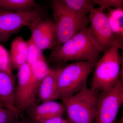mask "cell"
I'll return each mask as SVG.
<instances>
[{"instance_id": "1", "label": "cell", "mask_w": 123, "mask_h": 123, "mask_svg": "<svg viewBox=\"0 0 123 123\" xmlns=\"http://www.w3.org/2000/svg\"><path fill=\"white\" fill-rule=\"evenodd\" d=\"M102 53V49L91 36L88 26L51 51L49 60L59 64L69 61L97 62Z\"/></svg>"}, {"instance_id": "2", "label": "cell", "mask_w": 123, "mask_h": 123, "mask_svg": "<svg viewBox=\"0 0 123 123\" xmlns=\"http://www.w3.org/2000/svg\"><path fill=\"white\" fill-rule=\"evenodd\" d=\"M119 50L116 46H113L103 53L97 62L93 69L91 89L98 91L108 90L121 79L123 57L122 59L120 56Z\"/></svg>"}, {"instance_id": "3", "label": "cell", "mask_w": 123, "mask_h": 123, "mask_svg": "<svg viewBox=\"0 0 123 123\" xmlns=\"http://www.w3.org/2000/svg\"><path fill=\"white\" fill-rule=\"evenodd\" d=\"M99 92L86 87L62 99L70 123H93Z\"/></svg>"}, {"instance_id": "4", "label": "cell", "mask_w": 123, "mask_h": 123, "mask_svg": "<svg viewBox=\"0 0 123 123\" xmlns=\"http://www.w3.org/2000/svg\"><path fill=\"white\" fill-rule=\"evenodd\" d=\"M97 62H75L62 67L58 79L60 99L71 97L87 87L88 77Z\"/></svg>"}, {"instance_id": "5", "label": "cell", "mask_w": 123, "mask_h": 123, "mask_svg": "<svg viewBox=\"0 0 123 123\" xmlns=\"http://www.w3.org/2000/svg\"><path fill=\"white\" fill-rule=\"evenodd\" d=\"M53 21L56 33V44L51 51L56 50L75 34L89 25L88 16L71 12L62 8L56 0L51 1Z\"/></svg>"}, {"instance_id": "6", "label": "cell", "mask_w": 123, "mask_h": 123, "mask_svg": "<svg viewBox=\"0 0 123 123\" xmlns=\"http://www.w3.org/2000/svg\"><path fill=\"white\" fill-rule=\"evenodd\" d=\"M123 103V81L120 79L112 88L98 94L93 123H116Z\"/></svg>"}, {"instance_id": "7", "label": "cell", "mask_w": 123, "mask_h": 123, "mask_svg": "<svg viewBox=\"0 0 123 123\" xmlns=\"http://www.w3.org/2000/svg\"><path fill=\"white\" fill-rule=\"evenodd\" d=\"M44 12L40 7L26 12L0 8V42L6 43L12 36L24 27H28L37 18L44 17Z\"/></svg>"}, {"instance_id": "8", "label": "cell", "mask_w": 123, "mask_h": 123, "mask_svg": "<svg viewBox=\"0 0 123 123\" xmlns=\"http://www.w3.org/2000/svg\"><path fill=\"white\" fill-rule=\"evenodd\" d=\"M89 30L91 36L98 44L103 53L116 46L115 36L108 22L107 14L99 7L95 8L88 15Z\"/></svg>"}, {"instance_id": "9", "label": "cell", "mask_w": 123, "mask_h": 123, "mask_svg": "<svg viewBox=\"0 0 123 123\" xmlns=\"http://www.w3.org/2000/svg\"><path fill=\"white\" fill-rule=\"evenodd\" d=\"M31 37L42 50L54 47L56 41L55 27L53 20L42 17L37 18L28 27Z\"/></svg>"}, {"instance_id": "10", "label": "cell", "mask_w": 123, "mask_h": 123, "mask_svg": "<svg viewBox=\"0 0 123 123\" xmlns=\"http://www.w3.org/2000/svg\"><path fill=\"white\" fill-rule=\"evenodd\" d=\"M41 104L36 103L27 108L26 112L34 123H39L56 117L62 116L65 111L63 104L55 101L42 102Z\"/></svg>"}, {"instance_id": "11", "label": "cell", "mask_w": 123, "mask_h": 123, "mask_svg": "<svg viewBox=\"0 0 123 123\" xmlns=\"http://www.w3.org/2000/svg\"><path fill=\"white\" fill-rule=\"evenodd\" d=\"M31 65V76L28 85L26 109L36 103V96L40 86L50 68L44 57L37 61Z\"/></svg>"}, {"instance_id": "12", "label": "cell", "mask_w": 123, "mask_h": 123, "mask_svg": "<svg viewBox=\"0 0 123 123\" xmlns=\"http://www.w3.org/2000/svg\"><path fill=\"white\" fill-rule=\"evenodd\" d=\"M18 83L14 91L15 107L21 114L26 109L28 85L31 76V65L26 63L18 69Z\"/></svg>"}, {"instance_id": "13", "label": "cell", "mask_w": 123, "mask_h": 123, "mask_svg": "<svg viewBox=\"0 0 123 123\" xmlns=\"http://www.w3.org/2000/svg\"><path fill=\"white\" fill-rule=\"evenodd\" d=\"M62 67L50 68L40 86L38 94L42 102L60 99L58 79Z\"/></svg>"}, {"instance_id": "14", "label": "cell", "mask_w": 123, "mask_h": 123, "mask_svg": "<svg viewBox=\"0 0 123 123\" xmlns=\"http://www.w3.org/2000/svg\"><path fill=\"white\" fill-rule=\"evenodd\" d=\"M15 88L13 77L0 71V101L5 107L13 110L20 116L21 114L14 104Z\"/></svg>"}, {"instance_id": "15", "label": "cell", "mask_w": 123, "mask_h": 123, "mask_svg": "<svg viewBox=\"0 0 123 123\" xmlns=\"http://www.w3.org/2000/svg\"><path fill=\"white\" fill-rule=\"evenodd\" d=\"M27 53V42L21 36L16 37L11 43L9 52L12 69H18L26 63Z\"/></svg>"}, {"instance_id": "16", "label": "cell", "mask_w": 123, "mask_h": 123, "mask_svg": "<svg viewBox=\"0 0 123 123\" xmlns=\"http://www.w3.org/2000/svg\"><path fill=\"white\" fill-rule=\"evenodd\" d=\"M107 14L110 26L116 38V46L119 49H123V9H110Z\"/></svg>"}, {"instance_id": "17", "label": "cell", "mask_w": 123, "mask_h": 123, "mask_svg": "<svg viewBox=\"0 0 123 123\" xmlns=\"http://www.w3.org/2000/svg\"><path fill=\"white\" fill-rule=\"evenodd\" d=\"M62 8L67 11L79 15L88 16L95 8L92 0H56Z\"/></svg>"}, {"instance_id": "18", "label": "cell", "mask_w": 123, "mask_h": 123, "mask_svg": "<svg viewBox=\"0 0 123 123\" xmlns=\"http://www.w3.org/2000/svg\"><path fill=\"white\" fill-rule=\"evenodd\" d=\"M39 7L34 0H0V8L9 11L26 12Z\"/></svg>"}, {"instance_id": "19", "label": "cell", "mask_w": 123, "mask_h": 123, "mask_svg": "<svg viewBox=\"0 0 123 123\" xmlns=\"http://www.w3.org/2000/svg\"><path fill=\"white\" fill-rule=\"evenodd\" d=\"M28 46V53L26 63L31 65L37 61L44 57L42 50L38 47L30 37L27 42Z\"/></svg>"}, {"instance_id": "20", "label": "cell", "mask_w": 123, "mask_h": 123, "mask_svg": "<svg viewBox=\"0 0 123 123\" xmlns=\"http://www.w3.org/2000/svg\"><path fill=\"white\" fill-rule=\"evenodd\" d=\"M9 52L0 42V71L13 76Z\"/></svg>"}, {"instance_id": "21", "label": "cell", "mask_w": 123, "mask_h": 123, "mask_svg": "<svg viewBox=\"0 0 123 123\" xmlns=\"http://www.w3.org/2000/svg\"><path fill=\"white\" fill-rule=\"evenodd\" d=\"M19 116L13 110L0 105V123H15Z\"/></svg>"}, {"instance_id": "22", "label": "cell", "mask_w": 123, "mask_h": 123, "mask_svg": "<svg viewBox=\"0 0 123 123\" xmlns=\"http://www.w3.org/2000/svg\"><path fill=\"white\" fill-rule=\"evenodd\" d=\"M95 5H98L99 8L105 9L123 8V0H92Z\"/></svg>"}, {"instance_id": "23", "label": "cell", "mask_w": 123, "mask_h": 123, "mask_svg": "<svg viewBox=\"0 0 123 123\" xmlns=\"http://www.w3.org/2000/svg\"><path fill=\"white\" fill-rule=\"evenodd\" d=\"M25 121L26 123H70L68 119L64 118L62 116L56 117L39 123H34L30 120Z\"/></svg>"}, {"instance_id": "24", "label": "cell", "mask_w": 123, "mask_h": 123, "mask_svg": "<svg viewBox=\"0 0 123 123\" xmlns=\"http://www.w3.org/2000/svg\"><path fill=\"white\" fill-rule=\"evenodd\" d=\"M15 123H26L25 121V120L23 119L22 120H19V119Z\"/></svg>"}, {"instance_id": "25", "label": "cell", "mask_w": 123, "mask_h": 123, "mask_svg": "<svg viewBox=\"0 0 123 123\" xmlns=\"http://www.w3.org/2000/svg\"><path fill=\"white\" fill-rule=\"evenodd\" d=\"M0 104H2L1 103H0Z\"/></svg>"}, {"instance_id": "26", "label": "cell", "mask_w": 123, "mask_h": 123, "mask_svg": "<svg viewBox=\"0 0 123 123\" xmlns=\"http://www.w3.org/2000/svg\"><path fill=\"white\" fill-rule=\"evenodd\" d=\"M0 103H1V102H0Z\"/></svg>"}]
</instances>
